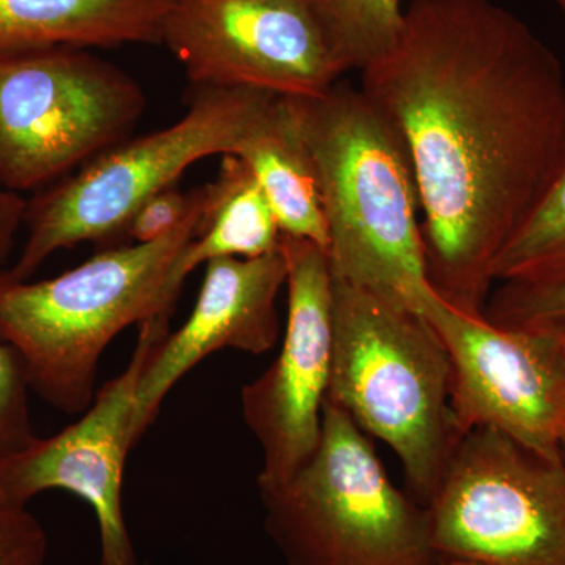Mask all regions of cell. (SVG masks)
Returning a JSON list of instances; mask_svg holds the SVG:
<instances>
[{"label": "cell", "instance_id": "cell-6", "mask_svg": "<svg viewBox=\"0 0 565 565\" xmlns=\"http://www.w3.org/2000/svg\"><path fill=\"white\" fill-rule=\"evenodd\" d=\"M258 492L286 565H438L426 508L393 484L370 437L329 401L310 462Z\"/></svg>", "mask_w": 565, "mask_h": 565}, {"label": "cell", "instance_id": "cell-23", "mask_svg": "<svg viewBox=\"0 0 565 565\" xmlns=\"http://www.w3.org/2000/svg\"><path fill=\"white\" fill-rule=\"evenodd\" d=\"M25 210L28 200L17 193L0 191V270L9 262L17 234L24 226Z\"/></svg>", "mask_w": 565, "mask_h": 565}, {"label": "cell", "instance_id": "cell-24", "mask_svg": "<svg viewBox=\"0 0 565 565\" xmlns=\"http://www.w3.org/2000/svg\"><path fill=\"white\" fill-rule=\"evenodd\" d=\"M553 3L559 9L561 13L565 18V0H552Z\"/></svg>", "mask_w": 565, "mask_h": 565}, {"label": "cell", "instance_id": "cell-8", "mask_svg": "<svg viewBox=\"0 0 565 565\" xmlns=\"http://www.w3.org/2000/svg\"><path fill=\"white\" fill-rule=\"evenodd\" d=\"M438 565H565V465L493 429L460 437L424 505Z\"/></svg>", "mask_w": 565, "mask_h": 565}, {"label": "cell", "instance_id": "cell-19", "mask_svg": "<svg viewBox=\"0 0 565 565\" xmlns=\"http://www.w3.org/2000/svg\"><path fill=\"white\" fill-rule=\"evenodd\" d=\"M486 318L503 327H533L565 333V270L548 280L503 282L489 297Z\"/></svg>", "mask_w": 565, "mask_h": 565}, {"label": "cell", "instance_id": "cell-10", "mask_svg": "<svg viewBox=\"0 0 565 565\" xmlns=\"http://www.w3.org/2000/svg\"><path fill=\"white\" fill-rule=\"evenodd\" d=\"M161 44L192 87L303 98L343 76L311 0H170Z\"/></svg>", "mask_w": 565, "mask_h": 565}, {"label": "cell", "instance_id": "cell-3", "mask_svg": "<svg viewBox=\"0 0 565 565\" xmlns=\"http://www.w3.org/2000/svg\"><path fill=\"white\" fill-rule=\"evenodd\" d=\"M196 191L188 221L154 243L115 245L50 280H11L0 270V340L20 353L44 403L84 414L107 345L129 327L170 319L181 292L173 264L202 214Z\"/></svg>", "mask_w": 565, "mask_h": 565}, {"label": "cell", "instance_id": "cell-21", "mask_svg": "<svg viewBox=\"0 0 565 565\" xmlns=\"http://www.w3.org/2000/svg\"><path fill=\"white\" fill-rule=\"evenodd\" d=\"M199 191L182 193L170 188L156 193L134 212L122 237L132 244H148L162 239L188 221L195 207Z\"/></svg>", "mask_w": 565, "mask_h": 565}, {"label": "cell", "instance_id": "cell-22", "mask_svg": "<svg viewBox=\"0 0 565 565\" xmlns=\"http://www.w3.org/2000/svg\"><path fill=\"white\" fill-rule=\"evenodd\" d=\"M50 537L28 508L0 505V565H44Z\"/></svg>", "mask_w": 565, "mask_h": 565}, {"label": "cell", "instance_id": "cell-25", "mask_svg": "<svg viewBox=\"0 0 565 565\" xmlns=\"http://www.w3.org/2000/svg\"><path fill=\"white\" fill-rule=\"evenodd\" d=\"M563 462L565 465V445H564V448H563Z\"/></svg>", "mask_w": 565, "mask_h": 565}, {"label": "cell", "instance_id": "cell-20", "mask_svg": "<svg viewBox=\"0 0 565 565\" xmlns=\"http://www.w3.org/2000/svg\"><path fill=\"white\" fill-rule=\"evenodd\" d=\"M31 390L20 353L0 340V462L36 438L29 411Z\"/></svg>", "mask_w": 565, "mask_h": 565}, {"label": "cell", "instance_id": "cell-9", "mask_svg": "<svg viewBox=\"0 0 565 565\" xmlns=\"http://www.w3.org/2000/svg\"><path fill=\"white\" fill-rule=\"evenodd\" d=\"M405 302L433 326L448 352L457 430L493 429L546 459L563 460L565 333L465 313L429 282Z\"/></svg>", "mask_w": 565, "mask_h": 565}, {"label": "cell", "instance_id": "cell-15", "mask_svg": "<svg viewBox=\"0 0 565 565\" xmlns=\"http://www.w3.org/2000/svg\"><path fill=\"white\" fill-rule=\"evenodd\" d=\"M236 156L262 185L282 236L311 241L327 252L329 234L313 159L282 96L255 122Z\"/></svg>", "mask_w": 565, "mask_h": 565}, {"label": "cell", "instance_id": "cell-13", "mask_svg": "<svg viewBox=\"0 0 565 565\" xmlns=\"http://www.w3.org/2000/svg\"><path fill=\"white\" fill-rule=\"evenodd\" d=\"M286 285L281 248L258 258H221L206 273L192 315L169 333L141 374L134 440L154 423L163 399L200 362L222 349L263 355L280 340L277 299Z\"/></svg>", "mask_w": 565, "mask_h": 565}, {"label": "cell", "instance_id": "cell-1", "mask_svg": "<svg viewBox=\"0 0 565 565\" xmlns=\"http://www.w3.org/2000/svg\"><path fill=\"white\" fill-rule=\"evenodd\" d=\"M414 169L426 280L484 316L493 270L565 147L555 51L493 0H412L396 46L362 70Z\"/></svg>", "mask_w": 565, "mask_h": 565}, {"label": "cell", "instance_id": "cell-17", "mask_svg": "<svg viewBox=\"0 0 565 565\" xmlns=\"http://www.w3.org/2000/svg\"><path fill=\"white\" fill-rule=\"evenodd\" d=\"M565 270V147L533 210L494 264V282L531 285Z\"/></svg>", "mask_w": 565, "mask_h": 565}, {"label": "cell", "instance_id": "cell-4", "mask_svg": "<svg viewBox=\"0 0 565 565\" xmlns=\"http://www.w3.org/2000/svg\"><path fill=\"white\" fill-rule=\"evenodd\" d=\"M451 362L416 308L333 278V359L327 401L404 468L407 492L429 503L462 434L451 411Z\"/></svg>", "mask_w": 565, "mask_h": 565}, {"label": "cell", "instance_id": "cell-12", "mask_svg": "<svg viewBox=\"0 0 565 565\" xmlns=\"http://www.w3.org/2000/svg\"><path fill=\"white\" fill-rule=\"evenodd\" d=\"M288 321L280 352L241 394L244 422L262 448L258 487L281 484L321 444L333 359V275L311 241L282 236Z\"/></svg>", "mask_w": 565, "mask_h": 565}, {"label": "cell", "instance_id": "cell-5", "mask_svg": "<svg viewBox=\"0 0 565 565\" xmlns=\"http://www.w3.org/2000/svg\"><path fill=\"white\" fill-rule=\"evenodd\" d=\"M275 98L255 88L193 87L181 120L122 140L28 200V241L14 266L2 273L11 280H31L55 252L84 243L122 245L141 204L174 188L200 159L237 154Z\"/></svg>", "mask_w": 565, "mask_h": 565}, {"label": "cell", "instance_id": "cell-18", "mask_svg": "<svg viewBox=\"0 0 565 565\" xmlns=\"http://www.w3.org/2000/svg\"><path fill=\"white\" fill-rule=\"evenodd\" d=\"M404 0H311L341 73L362 71L396 46L404 28Z\"/></svg>", "mask_w": 565, "mask_h": 565}, {"label": "cell", "instance_id": "cell-7", "mask_svg": "<svg viewBox=\"0 0 565 565\" xmlns=\"http://www.w3.org/2000/svg\"><path fill=\"white\" fill-rule=\"evenodd\" d=\"M139 82L82 47L0 55V191H43L129 139Z\"/></svg>", "mask_w": 565, "mask_h": 565}, {"label": "cell", "instance_id": "cell-2", "mask_svg": "<svg viewBox=\"0 0 565 565\" xmlns=\"http://www.w3.org/2000/svg\"><path fill=\"white\" fill-rule=\"evenodd\" d=\"M285 99L313 159L334 280L405 302L427 280L422 206L399 132L348 84Z\"/></svg>", "mask_w": 565, "mask_h": 565}, {"label": "cell", "instance_id": "cell-14", "mask_svg": "<svg viewBox=\"0 0 565 565\" xmlns=\"http://www.w3.org/2000/svg\"><path fill=\"white\" fill-rule=\"evenodd\" d=\"M170 0H0V55L161 44Z\"/></svg>", "mask_w": 565, "mask_h": 565}, {"label": "cell", "instance_id": "cell-11", "mask_svg": "<svg viewBox=\"0 0 565 565\" xmlns=\"http://www.w3.org/2000/svg\"><path fill=\"white\" fill-rule=\"evenodd\" d=\"M169 333V319L141 323L128 366L96 392L76 423L52 437H36L0 462V505L28 508L50 490L77 494L92 505L98 522L99 565H139L122 509V476L136 446L132 427L140 377Z\"/></svg>", "mask_w": 565, "mask_h": 565}, {"label": "cell", "instance_id": "cell-16", "mask_svg": "<svg viewBox=\"0 0 565 565\" xmlns=\"http://www.w3.org/2000/svg\"><path fill=\"white\" fill-rule=\"evenodd\" d=\"M202 195L195 236L173 264L172 281L178 289L200 264L258 258L280 248L281 232L273 206L239 156H223L217 178L202 188Z\"/></svg>", "mask_w": 565, "mask_h": 565}]
</instances>
